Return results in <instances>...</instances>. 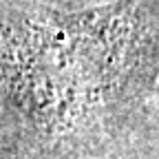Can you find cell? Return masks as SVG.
<instances>
[{
  "instance_id": "obj_1",
  "label": "cell",
  "mask_w": 159,
  "mask_h": 159,
  "mask_svg": "<svg viewBox=\"0 0 159 159\" xmlns=\"http://www.w3.org/2000/svg\"><path fill=\"white\" fill-rule=\"evenodd\" d=\"M159 82V0L55 9L0 0V128L31 159L119 144Z\"/></svg>"
},
{
  "instance_id": "obj_2",
  "label": "cell",
  "mask_w": 159,
  "mask_h": 159,
  "mask_svg": "<svg viewBox=\"0 0 159 159\" xmlns=\"http://www.w3.org/2000/svg\"><path fill=\"white\" fill-rule=\"evenodd\" d=\"M157 93H159V82H157Z\"/></svg>"
}]
</instances>
